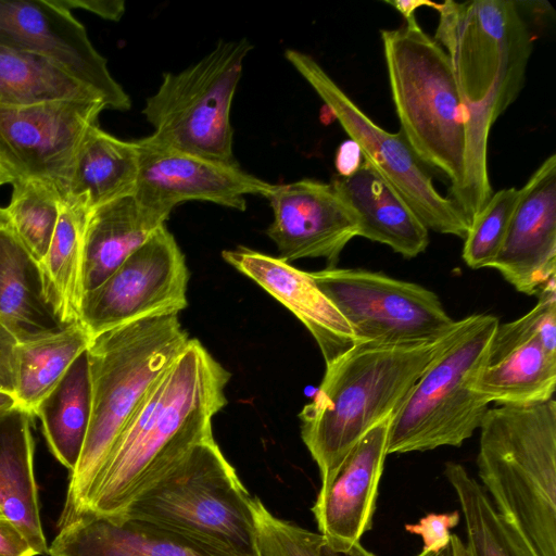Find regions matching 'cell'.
I'll list each match as a JSON object with an SVG mask.
<instances>
[{
    "instance_id": "cell-1",
    "label": "cell",
    "mask_w": 556,
    "mask_h": 556,
    "mask_svg": "<svg viewBox=\"0 0 556 556\" xmlns=\"http://www.w3.org/2000/svg\"><path fill=\"white\" fill-rule=\"evenodd\" d=\"M230 372L197 339L151 387L117 438L84 513L114 516L213 437ZM79 517V516H78Z\"/></svg>"
},
{
    "instance_id": "cell-2",
    "label": "cell",
    "mask_w": 556,
    "mask_h": 556,
    "mask_svg": "<svg viewBox=\"0 0 556 556\" xmlns=\"http://www.w3.org/2000/svg\"><path fill=\"white\" fill-rule=\"evenodd\" d=\"M437 11L434 40L451 61L466 112L464 179L454 202L475 215L493 193L490 130L521 91L533 39L515 1L447 0Z\"/></svg>"
},
{
    "instance_id": "cell-3",
    "label": "cell",
    "mask_w": 556,
    "mask_h": 556,
    "mask_svg": "<svg viewBox=\"0 0 556 556\" xmlns=\"http://www.w3.org/2000/svg\"><path fill=\"white\" fill-rule=\"evenodd\" d=\"M189 340L177 313L150 316L90 339V422L80 457L70 476L59 528L81 515L129 418Z\"/></svg>"
},
{
    "instance_id": "cell-4",
    "label": "cell",
    "mask_w": 556,
    "mask_h": 556,
    "mask_svg": "<svg viewBox=\"0 0 556 556\" xmlns=\"http://www.w3.org/2000/svg\"><path fill=\"white\" fill-rule=\"evenodd\" d=\"M444 337L413 344L356 342L326 365L315 395L299 414L321 483L370 429L395 415Z\"/></svg>"
},
{
    "instance_id": "cell-5",
    "label": "cell",
    "mask_w": 556,
    "mask_h": 556,
    "mask_svg": "<svg viewBox=\"0 0 556 556\" xmlns=\"http://www.w3.org/2000/svg\"><path fill=\"white\" fill-rule=\"evenodd\" d=\"M477 466L494 507L535 556H556V402L496 405L480 425Z\"/></svg>"
},
{
    "instance_id": "cell-6",
    "label": "cell",
    "mask_w": 556,
    "mask_h": 556,
    "mask_svg": "<svg viewBox=\"0 0 556 556\" xmlns=\"http://www.w3.org/2000/svg\"><path fill=\"white\" fill-rule=\"evenodd\" d=\"M405 21L401 28L380 33L400 130L422 164L450 180L453 200L465 170L464 102L444 49L416 16Z\"/></svg>"
},
{
    "instance_id": "cell-7",
    "label": "cell",
    "mask_w": 556,
    "mask_h": 556,
    "mask_svg": "<svg viewBox=\"0 0 556 556\" xmlns=\"http://www.w3.org/2000/svg\"><path fill=\"white\" fill-rule=\"evenodd\" d=\"M498 324L490 314L455 320L391 418L387 455L457 447L480 428L489 404L473 384Z\"/></svg>"
},
{
    "instance_id": "cell-8",
    "label": "cell",
    "mask_w": 556,
    "mask_h": 556,
    "mask_svg": "<svg viewBox=\"0 0 556 556\" xmlns=\"http://www.w3.org/2000/svg\"><path fill=\"white\" fill-rule=\"evenodd\" d=\"M256 498L214 438L197 444L123 513L184 533L231 556H262Z\"/></svg>"
},
{
    "instance_id": "cell-9",
    "label": "cell",
    "mask_w": 556,
    "mask_h": 556,
    "mask_svg": "<svg viewBox=\"0 0 556 556\" xmlns=\"http://www.w3.org/2000/svg\"><path fill=\"white\" fill-rule=\"evenodd\" d=\"M252 48L247 38L220 41L186 70L164 74L142 110L154 128L152 136L174 149L238 165L230 111Z\"/></svg>"
},
{
    "instance_id": "cell-10",
    "label": "cell",
    "mask_w": 556,
    "mask_h": 556,
    "mask_svg": "<svg viewBox=\"0 0 556 556\" xmlns=\"http://www.w3.org/2000/svg\"><path fill=\"white\" fill-rule=\"evenodd\" d=\"M286 59L309 84L368 163L409 205L428 230L465 239L469 223L434 187L403 132L378 126L309 54L288 49Z\"/></svg>"
},
{
    "instance_id": "cell-11",
    "label": "cell",
    "mask_w": 556,
    "mask_h": 556,
    "mask_svg": "<svg viewBox=\"0 0 556 556\" xmlns=\"http://www.w3.org/2000/svg\"><path fill=\"white\" fill-rule=\"evenodd\" d=\"M350 325L356 342L413 344L437 341L455 320L421 285L361 268L309 273Z\"/></svg>"
},
{
    "instance_id": "cell-12",
    "label": "cell",
    "mask_w": 556,
    "mask_h": 556,
    "mask_svg": "<svg viewBox=\"0 0 556 556\" xmlns=\"http://www.w3.org/2000/svg\"><path fill=\"white\" fill-rule=\"evenodd\" d=\"M189 270L165 225L134 251L100 286L86 292L79 323L90 338L188 305Z\"/></svg>"
},
{
    "instance_id": "cell-13",
    "label": "cell",
    "mask_w": 556,
    "mask_h": 556,
    "mask_svg": "<svg viewBox=\"0 0 556 556\" xmlns=\"http://www.w3.org/2000/svg\"><path fill=\"white\" fill-rule=\"evenodd\" d=\"M104 109L101 100L0 105V162L13 182L41 181L62 199L77 151Z\"/></svg>"
},
{
    "instance_id": "cell-14",
    "label": "cell",
    "mask_w": 556,
    "mask_h": 556,
    "mask_svg": "<svg viewBox=\"0 0 556 556\" xmlns=\"http://www.w3.org/2000/svg\"><path fill=\"white\" fill-rule=\"evenodd\" d=\"M0 45L50 61L99 94L106 109H130L85 26L59 0H0Z\"/></svg>"
},
{
    "instance_id": "cell-15",
    "label": "cell",
    "mask_w": 556,
    "mask_h": 556,
    "mask_svg": "<svg viewBox=\"0 0 556 556\" xmlns=\"http://www.w3.org/2000/svg\"><path fill=\"white\" fill-rule=\"evenodd\" d=\"M136 142L139 174L134 197L166 216L186 201H207L244 211L245 195L267 197L274 187L243 172L239 165L174 149L152 135Z\"/></svg>"
},
{
    "instance_id": "cell-16",
    "label": "cell",
    "mask_w": 556,
    "mask_h": 556,
    "mask_svg": "<svg viewBox=\"0 0 556 556\" xmlns=\"http://www.w3.org/2000/svg\"><path fill=\"white\" fill-rule=\"evenodd\" d=\"M266 198L274 215L266 235L288 263L321 257L336 267L343 249L358 237L356 216L331 182L306 178L274 185Z\"/></svg>"
},
{
    "instance_id": "cell-17",
    "label": "cell",
    "mask_w": 556,
    "mask_h": 556,
    "mask_svg": "<svg viewBox=\"0 0 556 556\" xmlns=\"http://www.w3.org/2000/svg\"><path fill=\"white\" fill-rule=\"evenodd\" d=\"M489 268L528 295L556 278V154L520 188L505 239Z\"/></svg>"
},
{
    "instance_id": "cell-18",
    "label": "cell",
    "mask_w": 556,
    "mask_h": 556,
    "mask_svg": "<svg viewBox=\"0 0 556 556\" xmlns=\"http://www.w3.org/2000/svg\"><path fill=\"white\" fill-rule=\"evenodd\" d=\"M556 355L542 343L530 309L498 324L473 390L488 404L529 405L553 399Z\"/></svg>"
},
{
    "instance_id": "cell-19",
    "label": "cell",
    "mask_w": 556,
    "mask_h": 556,
    "mask_svg": "<svg viewBox=\"0 0 556 556\" xmlns=\"http://www.w3.org/2000/svg\"><path fill=\"white\" fill-rule=\"evenodd\" d=\"M390 420L370 429L321 483L312 511L327 543H356L370 529L387 456Z\"/></svg>"
},
{
    "instance_id": "cell-20",
    "label": "cell",
    "mask_w": 556,
    "mask_h": 556,
    "mask_svg": "<svg viewBox=\"0 0 556 556\" xmlns=\"http://www.w3.org/2000/svg\"><path fill=\"white\" fill-rule=\"evenodd\" d=\"M222 256L287 307L307 328L326 365L356 343L350 325L317 287L309 273L293 267L280 257L245 247L225 250Z\"/></svg>"
},
{
    "instance_id": "cell-21",
    "label": "cell",
    "mask_w": 556,
    "mask_h": 556,
    "mask_svg": "<svg viewBox=\"0 0 556 556\" xmlns=\"http://www.w3.org/2000/svg\"><path fill=\"white\" fill-rule=\"evenodd\" d=\"M48 556H231L200 540L127 515L84 513L59 528Z\"/></svg>"
},
{
    "instance_id": "cell-22",
    "label": "cell",
    "mask_w": 556,
    "mask_h": 556,
    "mask_svg": "<svg viewBox=\"0 0 556 556\" xmlns=\"http://www.w3.org/2000/svg\"><path fill=\"white\" fill-rule=\"evenodd\" d=\"M331 184L356 216L358 237L386 244L405 258L426 251L428 228L368 163L350 176L336 175Z\"/></svg>"
},
{
    "instance_id": "cell-23",
    "label": "cell",
    "mask_w": 556,
    "mask_h": 556,
    "mask_svg": "<svg viewBox=\"0 0 556 556\" xmlns=\"http://www.w3.org/2000/svg\"><path fill=\"white\" fill-rule=\"evenodd\" d=\"M0 324L18 344L56 334L71 326L61 319L48 296L41 266L8 223L0 224Z\"/></svg>"
},
{
    "instance_id": "cell-24",
    "label": "cell",
    "mask_w": 556,
    "mask_h": 556,
    "mask_svg": "<svg viewBox=\"0 0 556 556\" xmlns=\"http://www.w3.org/2000/svg\"><path fill=\"white\" fill-rule=\"evenodd\" d=\"M167 218L141 204L134 194L90 211L83 238L84 294L100 286Z\"/></svg>"
},
{
    "instance_id": "cell-25",
    "label": "cell",
    "mask_w": 556,
    "mask_h": 556,
    "mask_svg": "<svg viewBox=\"0 0 556 556\" xmlns=\"http://www.w3.org/2000/svg\"><path fill=\"white\" fill-rule=\"evenodd\" d=\"M139 174L136 141H125L96 124L87 131L75 156L62 202L86 212L132 195Z\"/></svg>"
},
{
    "instance_id": "cell-26",
    "label": "cell",
    "mask_w": 556,
    "mask_h": 556,
    "mask_svg": "<svg viewBox=\"0 0 556 556\" xmlns=\"http://www.w3.org/2000/svg\"><path fill=\"white\" fill-rule=\"evenodd\" d=\"M34 415L20 406L0 415V511L38 555H48L34 471Z\"/></svg>"
},
{
    "instance_id": "cell-27",
    "label": "cell",
    "mask_w": 556,
    "mask_h": 556,
    "mask_svg": "<svg viewBox=\"0 0 556 556\" xmlns=\"http://www.w3.org/2000/svg\"><path fill=\"white\" fill-rule=\"evenodd\" d=\"M90 415L91 386L86 350L35 412L51 453L71 472L80 457Z\"/></svg>"
},
{
    "instance_id": "cell-28",
    "label": "cell",
    "mask_w": 556,
    "mask_h": 556,
    "mask_svg": "<svg viewBox=\"0 0 556 556\" xmlns=\"http://www.w3.org/2000/svg\"><path fill=\"white\" fill-rule=\"evenodd\" d=\"M90 339L80 323H76L56 334L18 344L14 393L17 406L35 416L40 402L88 349Z\"/></svg>"
},
{
    "instance_id": "cell-29",
    "label": "cell",
    "mask_w": 556,
    "mask_h": 556,
    "mask_svg": "<svg viewBox=\"0 0 556 556\" xmlns=\"http://www.w3.org/2000/svg\"><path fill=\"white\" fill-rule=\"evenodd\" d=\"M443 472L460 504L470 556H535L463 465L447 462Z\"/></svg>"
},
{
    "instance_id": "cell-30",
    "label": "cell",
    "mask_w": 556,
    "mask_h": 556,
    "mask_svg": "<svg viewBox=\"0 0 556 556\" xmlns=\"http://www.w3.org/2000/svg\"><path fill=\"white\" fill-rule=\"evenodd\" d=\"M88 212L62 202L49 250L41 263L48 296L61 319L79 323L83 298V238Z\"/></svg>"
},
{
    "instance_id": "cell-31",
    "label": "cell",
    "mask_w": 556,
    "mask_h": 556,
    "mask_svg": "<svg viewBox=\"0 0 556 556\" xmlns=\"http://www.w3.org/2000/svg\"><path fill=\"white\" fill-rule=\"evenodd\" d=\"M53 100L103 101L50 61L0 45V105Z\"/></svg>"
},
{
    "instance_id": "cell-32",
    "label": "cell",
    "mask_w": 556,
    "mask_h": 556,
    "mask_svg": "<svg viewBox=\"0 0 556 556\" xmlns=\"http://www.w3.org/2000/svg\"><path fill=\"white\" fill-rule=\"evenodd\" d=\"M61 204L54 187L37 180H17L12 184L10 202L3 207L8 225L39 265L49 250Z\"/></svg>"
},
{
    "instance_id": "cell-33",
    "label": "cell",
    "mask_w": 556,
    "mask_h": 556,
    "mask_svg": "<svg viewBox=\"0 0 556 556\" xmlns=\"http://www.w3.org/2000/svg\"><path fill=\"white\" fill-rule=\"evenodd\" d=\"M520 189L504 188L495 193L475 216L465 237L463 258L468 267H490L505 239Z\"/></svg>"
},
{
    "instance_id": "cell-34",
    "label": "cell",
    "mask_w": 556,
    "mask_h": 556,
    "mask_svg": "<svg viewBox=\"0 0 556 556\" xmlns=\"http://www.w3.org/2000/svg\"><path fill=\"white\" fill-rule=\"evenodd\" d=\"M256 518L262 556H319L320 533L275 517L258 498Z\"/></svg>"
},
{
    "instance_id": "cell-35",
    "label": "cell",
    "mask_w": 556,
    "mask_h": 556,
    "mask_svg": "<svg viewBox=\"0 0 556 556\" xmlns=\"http://www.w3.org/2000/svg\"><path fill=\"white\" fill-rule=\"evenodd\" d=\"M458 510L452 513H430L420 518L417 523L406 525L405 530L417 534L422 540V551L437 552L444 548L451 542V529L459 522Z\"/></svg>"
},
{
    "instance_id": "cell-36",
    "label": "cell",
    "mask_w": 556,
    "mask_h": 556,
    "mask_svg": "<svg viewBox=\"0 0 556 556\" xmlns=\"http://www.w3.org/2000/svg\"><path fill=\"white\" fill-rule=\"evenodd\" d=\"M18 343L0 324V391L15 393L16 353Z\"/></svg>"
},
{
    "instance_id": "cell-37",
    "label": "cell",
    "mask_w": 556,
    "mask_h": 556,
    "mask_svg": "<svg viewBox=\"0 0 556 556\" xmlns=\"http://www.w3.org/2000/svg\"><path fill=\"white\" fill-rule=\"evenodd\" d=\"M0 556H38L21 529L0 511Z\"/></svg>"
},
{
    "instance_id": "cell-38",
    "label": "cell",
    "mask_w": 556,
    "mask_h": 556,
    "mask_svg": "<svg viewBox=\"0 0 556 556\" xmlns=\"http://www.w3.org/2000/svg\"><path fill=\"white\" fill-rule=\"evenodd\" d=\"M68 10L81 9L102 18L118 21L125 12V2L122 0H59Z\"/></svg>"
},
{
    "instance_id": "cell-39",
    "label": "cell",
    "mask_w": 556,
    "mask_h": 556,
    "mask_svg": "<svg viewBox=\"0 0 556 556\" xmlns=\"http://www.w3.org/2000/svg\"><path fill=\"white\" fill-rule=\"evenodd\" d=\"M362 154L357 144L348 140L343 142L336 155V168L338 170L339 176H350L353 174L362 164Z\"/></svg>"
},
{
    "instance_id": "cell-40",
    "label": "cell",
    "mask_w": 556,
    "mask_h": 556,
    "mask_svg": "<svg viewBox=\"0 0 556 556\" xmlns=\"http://www.w3.org/2000/svg\"><path fill=\"white\" fill-rule=\"evenodd\" d=\"M319 556H375L359 542L343 545H333L325 541L324 536L319 545Z\"/></svg>"
},
{
    "instance_id": "cell-41",
    "label": "cell",
    "mask_w": 556,
    "mask_h": 556,
    "mask_svg": "<svg viewBox=\"0 0 556 556\" xmlns=\"http://www.w3.org/2000/svg\"><path fill=\"white\" fill-rule=\"evenodd\" d=\"M386 3L393 7L396 11H399L405 20H408L415 16V11L420 7H430L434 10L438 8L439 3H434L428 0H395V1H386Z\"/></svg>"
},
{
    "instance_id": "cell-42",
    "label": "cell",
    "mask_w": 556,
    "mask_h": 556,
    "mask_svg": "<svg viewBox=\"0 0 556 556\" xmlns=\"http://www.w3.org/2000/svg\"><path fill=\"white\" fill-rule=\"evenodd\" d=\"M16 406L17 402L14 394L0 391V415L13 409Z\"/></svg>"
},
{
    "instance_id": "cell-43",
    "label": "cell",
    "mask_w": 556,
    "mask_h": 556,
    "mask_svg": "<svg viewBox=\"0 0 556 556\" xmlns=\"http://www.w3.org/2000/svg\"><path fill=\"white\" fill-rule=\"evenodd\" d=\"M451 545L454 556H470L466 544L456 534L451 535Z\"/></svg>"
},
{
    "instance_id": "cell-44",
    "label": "cell",
    "mask_w": 556,
    "mask_h": 556,
    "mask_svg": "<svg viewBox=\"0 0 556 556\" xmlns=\"http://www.w3.org/2000/svg\"><path fill=\"white\" fill-rule=\"evenodd\" d=\"M417 556H454V555H453V548H452V545L450 542L448 545H446L444 548H442L440 551H437V552L421 551V553L418 554Z\"/></svg>"
},
{
    "instance_id": "cell-45",
    "label": "cell",
    "mask_w": 556,
    "mask_h": 556,
    "mask_svg": "<svg viewBox=\"0 0 556 556\" xmlns=\"http://www.w3.org/2000/svg\"><path fill=\"white\" fill-rule=\"evenodd\" d=\"M13 179L9 172L4 168L2 163L0 162V187L4 185H12Z\"/></svg>"
},
{
    "instance_id": "cell-46",
    "label": "cell",
    "mask_w": 556,
    "mask_h": 556,
    "mask_svg": "<svg viewBox=\"0 0 556 556\" xmlns=\"http://www.w3.org/2000/svg\"><path fill=\"white\" fill-rule=\"evenodd\" d=\"M7 223V217L3 211V207L0 206V224Z\"/></svg>"
}]
</instances>
